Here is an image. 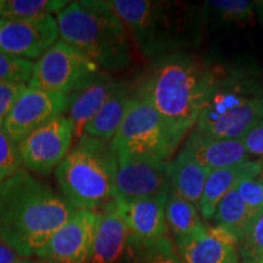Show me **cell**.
<instances>
[{
	"mask_svg": "<svg viewBox=\"0 0 263 263\" xmlns=\"http://www.w3.org/2000/svg\"><path fill=\"white\" fill-rule=\"evenodd\" d=\"M261 120H263V97L252 99L196 130L222 139H241L249 128Z\"/></svg>",
	"mask_w": 263,
	"mask_h": 263,
	"instance_id": "22",
	"label": "cell"
},
{
	"mask_svg": "<svg viewBox=\"0 0 263 263\" xmlns=\"http://www.w3.org/2000/svg\"><path fill=\"white\" fill-rule=\"evenodd\" d=\"M117 168L111 143L83 136L57 167L55 177L74 210L99 212L116 201Z\"/></svg>",
	"mask_w": 263,
	"mask_h": 263,
	"instance_id": "4",
	"label": "cell"
},
{
	"mask_svg": "<svg viewBox=\"0 0 263 263\" xmlns=\"http://www.w3.org/2000/svg\"><path fill=\"white\" fill-rule=\"evenodd\" d=\"M251 263H263V254H262L261 256H259L258 258H256L255 261H252Z\"/></svg>",
	"mask_w": 263,
	"mask_h": 263,
	"instance_id": "36",
	"label": "cell"
},
{
	"mask_svg": "<svg viewBox=\"0 0 263 263\" xmlns=\"http://www.w3.org/2000/svg\"><path fill=\"white\" fill-rule=\"evenodd\" d=\"M128 227L116 201L98 212L97 230L88 263H120L128 245Z\"/></svg>",
	"mask_w": 263,
	"mask_h": 263,
	"instance_id": "17",
	"label": "cell"
},
{
	"mask_svg": "<svg viewBox=\"0 0 263 263\" xmlns=\"http://www.w3.org/2000/svg\"><path fill=\"white\" fill-rule=\"evenodd\" d=\"M207 4L226 21L246 22L254 16V3L246 0H215Z\"/></svg>",
	"mask_w": 263,
	"mask_h": 263,
	"instance_id": "30",
	"label": "cell"
},
{
	"mask_svg": "<svg viewBox=\"0 0 263 263\" xmlns=\"http://www.w3.org/2000/svg\"><path fill=\"white\" fill-rule=\"evenodd\" d=\"M57 18L52 15L34 18H0V51L14 57L39 59L58 42Z\"/></svg>",
	"mask_w": 263,
	"mask_h": 263,
	"instance_id": "10",
	"label": "cell"
},
{
	"mask_svg": "<svg viewBox=\"0 0 263 263\" xmlns=\"http://www.w3.org/2000/svg\"><path fill=\"white\" fill-rule=\"evenodd\" d=\"M180 139L139 88H134L129 106L111 145L117 160L168 161Z\"/></svg>",
	"mask_w": 263,
	"mask_h": 263,
	"instance_id": "5",
	"label": "cell"
},
{
	"mask_svg": "<svg viewBox=\"0 0 263 263\" xmlns=\"http://www.w3.org/2000/svg\"><path fill=\"white\" fill-rule=\"evenodd\" d=\"M263 172V171H262ZM245 177L236 184V190L251 213L252 218L263 212V174Z\"/></svg>",
	"mask_w": 263,
	"mask_h": 263,
	"instance_id": "29",
	"label": "cell"
},
{
	"mask_svg": "<svg viewBox=\"0 0 263 263\" xmlns=\"http://www.w3.org/2000/svg\"><path fill=\"white\" fill-rule=\"evenodd\" d=\"M100 70L83 52L60 39L35 62L28 87L70 95L93 81Z\"/></svg>",
	"mask_w": 263,
	"mask_h": 263,
	"instance_id": "6",
	"label": "cell"
},
{
	"mask_svg": "<svg viewBox=\"0 0 263 263\" xmlns=\"http://www.w3.org/2000/svg\"><path fill=\"white\" fill-rule=\"evenodd\" d=\"M241 140L249 155L263 157V120L250 127Z\"/></svg>",
	"mask_w": 263,
	"mask_h": 263,
	"instance_id": "33",
	"label": "cell"
},
{
	"mask_svg": "<svg viewBox=\"0 0 263 263\" xmlns=\"http://www.w3.org/2000/svg\"><path fill=\"white\" fill-rule=\"evenodd\" d=\"M170 189V161H118L116 176L117 202L127 203L163 195L168 194Z\"/></svg>",
	"mask_w": 263,
	"mask_h": 263,
	"instance_id": "11",
	"label": "cell"
},
{
	"mask_svg": "<svg viewBox=\"0 0 263 263\" xmlns=\"http://www.w3.org/2000/svg\"><path fill=\"white\" fill-rule=\"evenodd\" d=\"M22 258L24 257H21L15 250H12L0 239V263H17Z\"/></svg>",
	"mask_w": 263,
	"mask_h": 263,
	"instance_id": "34",
	"label": "cell"
},
{
	"mask_svg": "<svg viewBox=\"0 0 263 263\" xmlns=\"http://www.w3.org/2000/svg\"><path fill=\"white\" fill-rule=\"evenodd\" d=\"M25 88L24 84L0 83V126H3L9 111Z\"/></svg>",
	"mask_w": 263,
	"mask_h": 263,
	"instance_id": "32",
	"label": "cell"
},
{
	"mask_svg": "<svg viewBox=\"0 0 263 263\" xmlns=\"http://www.w3.org/2000/svg\"><path fill=\"white\" fill-rule=\"evenodd\" d=\"M184 149L207 170H221L250 161L241 139H222L194 130L185 141Z\"/></svg>",
	"mask_w": 263,
	"mask_h": 263,
	"instance_id": "16",
	"label": "cell"
},
{
	"mask_svg": "<svg viewBox=\"0 0 263 263\" xmlns=\"http://www.w3.org/2000/svg\"><path fill=\"white\" fill-rule=\"evenodd\" d=\"M116 80L110 74L100 72L82 89L68 95V106L66 112L73 124L74 137H83L84 128L93 120L103 106L108 95L116 85Z\"/></svg>",
	"mask_w": 263,
	"mask_h": 263,
	"instance_id": "18",
	"label": "cell"
},
{
	"mask_svg": "<svg viewBox=\"0 0 263 263\" xmlns=\"http://www.w3.org/2000/svg\"><path fill=\"white\" fill-rule=\"evenodd\" d=\"M262 174H263V172H262Z\"/></svg>",
	"mask_w": 263,
	"mask_h": 263,
	"instance_id": "37",
	"label": "cell"
},
{
	"mask_svg": "<svg viewBox=\"0 0 263 263\" xmlns=\"http://www.w3.org/2000/svg\"><path fill=\"white\" fill-rule=\"evenodd\" d=\"M66 0H0V18H34L59 14Z\"/></svg>",
	"mask_w": 263,
	"mask_h": 263,
	"instance_id": "25",
	"label": "cell"
},
{
	"mask_svg": "<svg viewBox=\"0 0 263 263\" xmlns=\"http://www.w3.org/2000/svg\"><path fill=\"white\" fill-rule=\"evenodd\" d=\"M197 210L199 209L195 205L170 189L164 205V215L167 228L172 233L174 241L177 242L192 235L203 226Z\"/></svg>",
	"mask_w": 263,
	"mask_h": 263,
	"instance_id": "23",
	"label": "cell"
},
{
	"mask_svg": "<svg viewBox=\"0 0 263 263\" xmlns=\"http://www.w3.org/2000/svg\"><path fill=\"white\" fill-rule=\"evenodd\" d=\"M166 199L167 194H163L127 203L116 201L118 212L129 232L128 245L141 252L170 239L164 215Z\"/></svg>",
	"mask_w": 263,
	"mask_h": 263,
	"instance_id": "12",
	"label": "cell"
},
{
	"mask_svg": "<svg viewBox=\"0 0 263 263\" xmlns=\"http://www.w3.org/2000/svg\"><path fill=\"white\" fill-rule=\"evenodd\" d=\"M108 4L145 57H154L163 47L159 4L149 0H112Z\"/></svg>",
	"mask_w": 263,
	"mask_h": 263,
	"instance_id": "13",
	"label": "cell"
},
{
	"mask_svg": "<svg viewBox=\"0 0 263 263\" xmlns=\"http://www.w3.org/2000/svg\"><path fill=\"white\" fill-rule=\"evenodd\" d=\"M67 106L68 95L26 87L9 111L3 127L18 144L37 128L64 115Z\"/></svg>",
	"mask_w": 263,
	"mask_h": 263,
	"instance_id": "9",
	"label": "cell"
},
{
	"mask_svg": "<svg viewBox=\"0 0 263 263\" xmlns=\"http://www.w3.org/2000/svg\"><path fill=\"white\" fill-rule=\"evenodd\" d=\"M140 263H183L182 258L174 251L170 239L163 240L159 245L141 251Z\"/></svg>",
	"mask_w": 263,
	"mask_h": 263,
	"instance_id": "31",
	"label": "cell"
},
{
	"mask_svg": "<svg viewBox=\"0 0 263 263\" xmlns=\"http://www.w3.org/2000/svg\"><path fill=\"white\" fill-rule=\"evenodd\" d=\"M263 171L262 161H248L238 166L228 168L210 171L203 185L202 195L200 199L199 209L202 218L211 219L218 203L229 190L236 186L240 180L245 177L257 176Z\"/></svg>",
	"mask_w": 263,
	"mask_h": 263,
	"instance_id": "19",
	"label": "cell"
},
{
	"mask_svg": "<svg viewBox=\"0 0 263 263\" xmlns=\"http://www.w3.org/2000/svg\"><path fill=\"white\" fill-rule=\"evenodd\" d=\"M74 128L65 115L55 117L18 143L21 162L35 173L48 174L70 153Z\"/></svg>",
	"mask_w": 263,
	"mask_h": 263,
	"instance_id": "7",
	"label": "cell"
},
{
	"mask_svg": "<svg viewBox=\"0 0 263 263\" xmlns=\"http://www.w3.org/2000/svg\"><path fill=\"white\" fill-rule=\"evenodd\" d=\"M21 166L17 143L0 126V183L21 170Z\"/></svg>",
	"mask_w": 263,
	"mask_h": 263,
	"instance_id": "28",
	"label": "cell"
},
{
	"mask_svg": "<svg viewBox=\"0 0 263 263\" xmlns=\"http://www.w3.org/2000/svg\"><path fill=\"white\" fill-rule=\"evenodd\" d=\"M17 263H49L48 261H45V259H32V258H22L21 261H18Z\"/></svg>",
	"mask_w": 263,
	"mask_h": 263,
	"instance_id": "35",
	"label": "cell"
},
{
	"mask_svg": "<svg viewBox=\"0 0 263 263\" xmlns=\"http://www.w3.org/2000/svg\"><path fill=\"white\" fill-rule=\"evenodd\" d=\"M59 37L100 68L120 71L130 61L127 31L108 2L80 0L58 14Z\"/></svg>",
	"mask_w": 263,
	"mask_h": 263,
	"instance_id": "3",
	"label": "cell"
},
{
	"mask_svg": "<svg viewBox=\"0 0 263 263\" xmlns=\"http://www.w3.org/2000/svg\"><path fill=\"white\" fill-rule=\"evenodd\" d=\"M259 97H263V84L251 77L242 73L219 74L200 114L196 129L212 123L222 115Z\"/></svg>",
	"mask_w": 263,
	"mask_h": 263,
	"instance_id": "15",
	"label": "cell"
},
{
	"mask_svg": "<svg viewBox=\"0 0 263 263\" xmlns=\"http://www.w3.org/2000/svg\"><path fill=\"white\" fill-rule=\"evenodd\" d=\"M183 263H239L238 240L221 227L203 224L176 242Z\"/></svg>",
	"mask_w": 263,
	"mask_h": 263,
	"instance_id": "14",
	"label": "cell"
},
{
	"mask_svg": "<svg viewBox=\"0 0 263 263\" xmlns=\"http://www.w3.org/2000/svg\"><path fill=\"white\" fill-rule=\"evenodd\" d=\"M74 211L24 168L0 183V239L24 258L37 256Z\"/></svg>",
	"mask_w": 263,
	"mask_h": 263,
	"instance_id": "1",
	"label": "cell"
},
{
	"mask_svg": "<svg viewBox=\"0 0 263 263\" xmlns=\"http://www.w3.org/2000/svg\"><path fill=\"white\" fill-rule=\"evenodd\" d=\"M213 218H215L217 227H221L222 229L227 230L229 234H232L238 240V242L248 232L249 227L254 219L236 190V186L229 190L219 201Z\"/></svg>",
	"mask_w": 263,
	"mask_h": 263,
	"instance_id": "24",
	"label": "cell"
},
{
	"mask_svg": "<svg viewBox=\"0 0 263 263\" xmlns=\"http://www.w3.org/2000/svg\"><path fill=\"white\" fill-rule=\"evenodd\" d=\"M241 263H251L263 254V212L252 219L248 232L238 242Z\"/></svg>",
	"mask_w": 263,
	"mask_h": 263,
	"instance_id": "27",
	"label": "cell"
},
{
	"mask_svg": "<svg viewBox=\"0 0 263 263\" xmlns=\"http://www.w3.org/2000/svg\"><path fill=\"white\" fill-rule=\"evenodd\" d=\"M219 74L189 55L168 54L156 59L138 88L182 140L196 124Z\"/></svg>",
	"mask_w": 263,
	"mask_h": 263,
	"instance_id": "2",
	"label": "cell"
},
{
	"mask_svg": "<svg viewBox=\"0 0 263 263\" xmlns=\"http://www.w3.org/2000/svg\"><path fill=\"white\" fill-rule=\"evenodd\" d=\"M133 89L126 81H117L103 106L84 128L83 136L111 143L120 129L129 106Z\"/></svg>",
	"mask_w": 263,
	"mask_h": 263,
	"instance_id": "20",
	"label": "cell"
},
{
	"mask_svg": "<svg viewBox=\"0 0 263 263\" xmlns=\"http://www.w3.org/2000/svg\"><path fill=\"white\" fill-rule=\"evenodd\" d=\"M34 62L0 51V83L24 84L32 77Z\"/></svg>",
	"mask_w": 263,
	"mask_h": 263,
	"instance_id": "26",
	"label": "cell"
},
{
	"mask_svg": "<svg viewBox=\"0 0 263 263\" xmlns=\"http://www.w3.org/2000/svg\"><path fill=\"white\" fill-rule=\"evenodd\" d=\"M209 173L210 170L201 166L183 147L176 159L170 161L171 189L197 207Z\"/></svg>",
	"mask_w": 263,
	"mask_h": 263,
	"instance_id": "21",
	"label": "cell"
},
{
	"mask_svg": "<svg viewBox=\"0 0 263 263\" xmlns=\"http://www.w3.org/2000/svg\"><path fill=\"white\" fill-rule=\"evenodd\" d=\"M97 223L98 212L76 210L37 256L49 263H88Z\"/></svg>",
	"mask_w": 263,
	"mask_h": 263,
	"instance_id": "8",
	"label": "cell"
}]
</instances>
